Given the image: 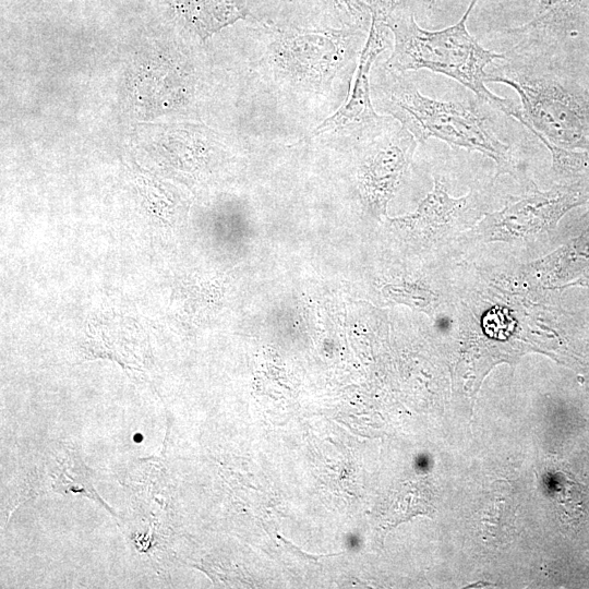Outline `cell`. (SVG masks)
Here are the masks:
<instances>
[{
  "instance_id": "6da1fadb",
  "label": "cell",
  "mask_w": 589,
  "mask_h": 589,
  "mask_svg": "<svg viewBox=\"0 0 589 589\" xmlns=\"http://www.w3.org/2000/svg\"><path fill=\"white\" fill-rule=\"evenodd\" d=\"M477 0H471L462 17L441 31L421 28L409 13H390L385 24L394 35V48L386 61L392 72L426 69L461 83L474 95L503 113L520 120L521 108L510 99L491 93L484 83L485 68L503 55L482 47L467 31L466 22Z\"/></svg>"
},
{
  "instance_id": "7a4b0ae2",
  "label": "cell",
  "mask_w": 589,
  "mask_h": 589,
  "mask_svg": "<svg viewBox=\"0 0 589 589\" xmlns=\"http://www.w3.org/2000/svg\"><path fill=\"white\" fill-rule=\"evenodd\" d=\"M380 93L383 107L417 141L436 137L452 146L477 151L495 163L497 175L515 173L517 164L509 146L490 130L472 106L430 98L405 81Z\"/></svg>"
},
{
  "instance_id": "3957f363",
  "label": "cell",
  "mask_w": 589,
  "mask_h": 589,
  "mask_svg": "<svg viewBox=\"0 0 589 589\" xmlns=\"http://www.w3.org/2000/svg\"><path fill=\"white\" fill-rule=\"evenodd\" d=\"M488 82L506 84L521 100L519 122L552 156L562 152L589 153V93L549 74L519 70L488 74Z\"/></svg>"
},
{
  "instance_id": "277c9868",
  "label": "cell",
  "mask_w": 589,
  "mask_h": 589,
  "mask_svg": "<svg viewBox=\"0 0 589 589\" xmlns=\"http://www.w3.org/2000/svg\"><path fill=\"white\" fill-rule=\"evenodd\" d=\"M589 200V194L557 185L549 191L533 189L512 197L497 212L486 214L470 233L483 241L530 243L550 233L569 209Z\"/></svg>"
},
{
  "instance_id": "5b68a950",
  "label": "cell",
  "mask_w": 589,
  "mask_h": 589,
  "mask_svg": "<svg viewBox=\"0 0 589 589\" xmlns=\"http://www.w3.org/2000/svg\"><path fill=\"white\" fill-rule=\"evenodd\" d=\"M346 36L337 32H309L274 44L273 62L294 83L309 88H328L347 60Z\"/></svg>"
},
{
  "instance_id": "8992f818",
  "label": "cell",
  "mask_w": 589,
  "mask_h": 589,
  "mask_svg": "<svg viewBox=\"0 0 589 589\" xmlns=\"http://www.w3.org/2000/svg\"><path fill=\"white\" fill-rule=\"evenodd\" d=\"M417 139L400 124L382 134L361 169V187L370 205L377 212L385 206L407 170Z\"/></svg>"
},
{
  "instance_id": "52a82bcc",
  "label": "cell",
  "mask_w": 589,
  "mask_h": 589,
  "mask_svg": "<svg viewBox=\"0 0 589 589\" xmlns=\"http://www.w3.org/2000/svg\"><path fill=\"white\" fill-rule=\"evenodd\" d=\"M482 214L478 195L471 192L461 197H452L445 185L435 179L432 192L416 213L392 221L401 229L419 231L436 240L448 235L453 238L454 233L472 228Z\"/></svg>"
},
{
  "instance_id": "ba28073f",
  "label": "cell",
  "mask_w": 589,
  "mask_h": 589,
  "mask_svg": "<svg viewBox=\"0 0 589 589\" xmlns=\"http://www.w3.org/2000/svg\"><path fill=\"white\" fill-rule=\"evenodd\" d=\"M385 17L384 13H374L370 34L360 57L353 88L347 101L315 129L314 135L349 127L383 128L385 120L375 112L372 105L369 76L374 60L386 46Z\"/></svg>"
},
{
  "instance_id": "9c48e42d",
  "label": "cell",
  "mask_w": 589,
  "mask_h": 589,
  "mask_svg": "<svg viewBox=\"0 0 589 589\" xmlns=\"http://www.w3.org/2000/svg\"><path fill=\"white\" fill-rule=\"evenodd\" d=\"M176 8L202 38L245 15L243 0H182Z\"/></svg>"
},
{
  "instance_id": "30bf717a",
  "label": "cell",
  "mask_w": 589,
  "mask_h": 589,
  "mask_svg": "<svg viewBox=\"0 0 589 589\" xmlns=\"http://www.w3.org/2000/svg\"><path fill=\"white\" fill-rule=\"evenodd\" d=\"M582 0H539V13L534 20L521 29L533 33L541 28L556 26L564 22L569 13L580 4Z\"/></svg>"
},
{
  "instance_id": "8fae6325",
  "label": "cell",
  "mask_w": 589,
  "mask_h": 589,
  "mask_svg": "<svg viewBox=\"0 0 589 589\" xmlns=\"http://www.w3.org/2000/svg\"><path fill=\"white\" fill-rule=\"evenodd\" d=\"M339 8L347 11V13L353 17H364L368 13L369 7L361 0H334Z\"/></svg>"
},
{
  "instance_id": "7c38bea8",
  "label": "cell",
  "mask_w": 589,
  "mask_h": 589,
  "mask_svg": "<svg viewBox=\"0 0 589 589\" xmlns=\"http://www.w3.org/2000/svg\"><path fill=\"white\" fill-rule=\"evenodd\" d=\"M346 544L350 550H357L361 544V540L358 534L351 533L347 537Z\"/></svg>"
},
{
  "instance_id": "4fadbf2b",
  "label": "cell",
  "mask_w": 589,
  "mask_h": 589,
  "mask_svg": "<svg viewBox=\"0 0 589 589\" xmlns=\"http://www.w3.org/2000/svg\"><path fill=\"white\" fill-rule=\"evenodd\" d=\"M134 441H137V442L142 441V435L141 434L134 435Z\"/></svg>"
},
{
  "instance_id": "5bb4252c",
  "label": "cell",
  "mask_w": 589,
  "mask_h": 589,
  "mask_svg": "<svg viewBox=\"0 0 589 589\" xmlns=\"http://www.w3.org/2000/svg\"><path fill=\"white\" fill-rule=\"evenodd\" d=\"M588 214H589V212H588Z\"/></svg>"
}]
</instances>
